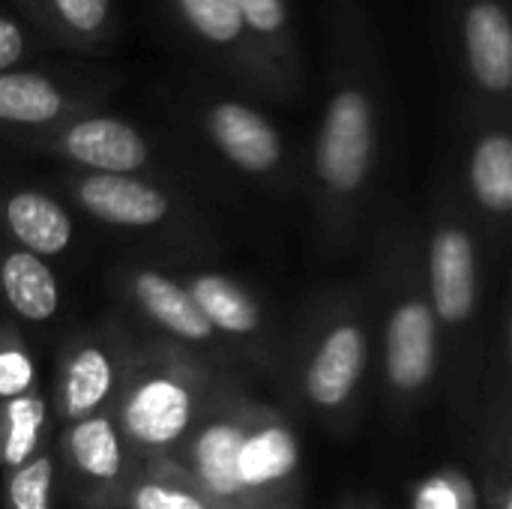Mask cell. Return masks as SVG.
I'll use <instances>...</instances> for the list:
<instances>
[{
	"mask_svg": "<svg viewBox=\"0 0 512 509\" xmlns=\"http://www.w3.org/2000/svg\"><path fill=\"white\" fill-rule=\"evenodd\" d=\"M381 42L360 0H333L327 15V102L315 138L321 189L348 201L363 192L378 156Z\"/></svg>",
	"mask_w": 512,
	"mask_h": 509,
	"instance_id": "6da1fadb",
	"label": "cell"
},
{
	"mask_svg": "<svg viewBox=\"0 0 512 509\" xmlns=\"http://www.w3.org/2000/svg\"><path fill=\"white\" fill-rule=\"evenodd\" d=\"M441 27L471 96L507 111L512 90L510 0H441Z\"/></svg>",
	"mask_w": 512,
	"mask_h": 509,
	"instance_id": "7a4b0ae2",
	"label": "cell"
},
{
	"mask_svg": "<svg viewBox=\"0 0 512 509\" xmlns=\"http://www.w3.org/2000/svg\"><path fill=\"white\" fill-rule=\"evenodd\" d=\"M174 24L231 78L261 96L294 93L255 45L237 0H162Z\"/></svg>",
	"mask_w": 512,
	"mask_h": 509,
	"instance_id": "3957f363",
	"label": "cell"
},
{
	"mask_svg": "<svg viewBox=\"0 0 512 509\" xmlns=\"http://www.w3.org/2000/svg\"><path fill=\"white\" fill-rule=\"evenodd\" d=\"M42 147L90 174H135L150 162V144L132 123L90 111L45 129Z\"/></svg>",
	"mask_w": 512,
	"mask_h": 509,
	"instance_id": "277c9868",
	"label": "cell"
},
{
	"mask_svg": "<svg viewBox=\"0 0 512 509\" xmlns=\"http://www.w3.org/2000/svg\"><path fill=\"white\" fill-rule=\"evenodd\" d=\"M195 417V390L177 372H150L138 378L120 402V438L141 450H168L189 432Z\"/></svg>",
	"mask_w": 512,
	"mask_h": 509,
	"instance_id": "5b68a950",
	"label": "cell"
},
{
	"mask_svg": "<svg viewBox=\"0 0 512 509\" xmlns=\"http://www.w3.org/2000/svg\"><path fill=\"white\" fill-rule=\"evenodd\" d=\"M198 120L213 147L240 171L267 177L285 162V141L276 123L249 102L213 96L201 102Z\"/></svg>",
	"mask_w": 512,
	"mask_h": 509,
	"instance_id": "8992f818",
	"label": "cell"
},
{
	"mask_svg": "<svg viewBox=\"0 0 512 509\" xmlns=\"http://www.w3.org/2000/svg\"><path fill=\"white\" fill-rule=\"evenodd\" d=\"M438 366V321L420 297H405L387 318L384 369L396 393H420Z\"/></svg>",
	"mask_w": 512,
	"mask_h": 509,
	"instance_id": "52a82bcc",
	"label": "cell"
},
{
	"mask_svg": "<svg viewBox=\"0 0 512 509\" xmlns=\"http://www.w3.org/2000/svg\"><path fill=\"white\" fill-rule=\"evenodd\" d=\"M93 93L36 69L0 72V126L51 129L69 117L87 114Z\"/></svg>",
	"mask_w": 512,
	"mask_h": 509,
	"instance_id": "ba28073f",
	"label": "cell"
},
{
	"mask_svg": "<svg viewBox=\"0 0 512 509\" xmlns=\"http://www.w3.org/2000/svg\"><path fill=\"white\" fill-rule=\"evenodd\" d=\"M429 306L435 321L459 327L477 306V249L462 225H441L429 243Z\"/></svg>",
	"mask_w": 512,
	"mask_h": 509,
	"instance_id": "9c48e42d",
	"label": "cell"
},
{
	"mask_svg": "<svg viewBox=\"0 0 512 509\" xmlns=\"http://www.w3.org/2000/svg\"><path fill=\"white\" fill-rule=\"evenodd\" d=\"M72 195L90 216L120 228H153L171 213V198L135 174H84Z\"/></svg>",
	"mask_w": 512,
	"mask_h": 509,
	"instance_id": "30bf717a",
	"label": "cell"
},
{
	"mask_svg": "<svg viewBox=\"0 0 512 509\" xmlns=\"http://www.w3.org/2000/svg\"><path fill=\"white\" fill-rule=\"evenodd\" d=\"M21 15L54 45L102 54L117 33L114 0H15Z\"/></svg>",
	"mask_w": 512,
	"mask_h": 509,
	"instance_id": "8fae6325",
	"label": "cell"
},
{
	"mask_svg": "<svg viewBox=\"0 0 512 509\" xmlns=\"http://www.w3.org/2000/svg\"><path fill=\"white\" fill-rule=\"evenodd\" d=\"M369 360L366 333L354 321H342L324 333L306 369V396L318 408H342L354 396Z\"/></svg>",
	"mask_w": 512,
	"mask_h": 509,
	"instance_id": "7c38bea8",
	"label": "cell"
},
{
	"mask_svg": "<svg viewBox=\"0 0 512 509\" xmlns=\"http://www.w3.org/2000/svg\"><path fill=\"white\" fill-rule=\"evenodd\" d=\"M480 120L468 144V186L480 210L507 216L512 210V135L504 123H495L486 111L492 105L477 102Z\"/></svg>",
	"mask_w": 512,
	"mask_h": 509,
	"instance_id": "4fadbf2b",
	"label": "cell"
},
{
	"mask_svg": "<svg viewBox=\"0 0 512 509\" xmlns=\"http://www.w3.org/2000/svg\"><path fill=\"white\" fill-rule=\"evenodd\" d=\"M243 438H246L243 423H237V420H213L192 441V450H189L192 474H195L201 492L216 507L225 509L228 504L249 501L246 489L240 486V474H237V459H240Z\"/></svg>",
	"mask_w": 512,
	"mask_h": 509,
	"instance_id": "5bb4252c",
	"label": "cell"
},
{
	"mask_svg": "<svg viewBox=\"0 0 512 509\" xmlns=\"http://www.w3.org/2000/svg\"><path fill=\"white\" fill-rule=\"evenodd\" d=\"M3 222L12 231V237L24 246V252L36 258L60 255L72 243V219L69 213L36 189H18L12 192L3 207Z\"/></svg>",
	"mask_w": 512,
	"mask_h": 509,
	"instance_id": "9a60e30c",
	"label": "cell"
},
{
	"mask_svg": "<svg viewBox=\"0 0 512 509\" xmlns=\"http://www.w3.org/2000/svg\"><path fill=\"white\" fill-rule=\"evenodd\" d=\"M297 468H300V444L291 429H285L282 423H264L255 429L246 426L237 474L249 498L255 492H267L291 480Z\"/></svg>",
	"mask_w": 512,
	"mask_h": 509,
	"instance_id": "2e32d148",
	"label": "cell"
},
{
	"mask_svg": "<svg viewBox=\"0 0 512 509\" xmlns=\"http://www.w3.org/2000/svg\"><path fill=\"white\" fill-rule=\"evenodd\" d=\"M114 357L96 342L78 345L60 372V411L69 423L99 414L114 390Z\"/></svg>",
	"mask_w": 512,
	"mask_h": 509,
	"instance_id": "e0dca14e",
	"label": "cell"
},
{
	"mask_svg": "<svg viewBox=\"0 0 512 509\" xmlns=\"http://www.w3.org/2000/svg\"><path fill=\"white\" fill-rule=\"evenodd\" d=\"M237 9L255 45L267 57V63L291 90H297L303 72V54H300V39L294 33L288 0H237Z\"/></svg>",
	"mask_w": 512,
	"mask_h": 509,
	"instance_id": "ac0fdd59",
	"label": "cell"
},
{
	"mask_svg": "<svg viewBox=\"0 0 512 509\" xmlns=\"http://www.w3.org/2000/svg\"><path fill=\"white\" fill-rule=\"evenodd\" d=\"M132 294H135L138 306L147 312V318H153L168 333H174L186 342H210L213 339V330L204 321L201 309L195 306L192 294L183 285H177L174 279L153 273V270H141L132 279Z\"/></svg>",
	"mask_w": 512,
	"mask_h": 509,
	"instance_id": "d6986e66",
	"label": "cell"
},
{
	"mask_svg": "<svg viewBox=\"0 0 512 509\" xmlns=\"http://www.w3.org/2000/svg\"><path fill=\"white\" fill-rule=\"evenodd\" d=\"M66 453L75 471L93 483H117L123 474V438L108 414L75 420L66 432Z\"/></svg>",
	"mask_w": 512,
	"mask_h": 509,
	"instance_id": "ffe728a7",
	"label": "cell"
},
{
	"mask_svg": "<svg viewBox=\"0 0 512 509\" xmlns=\"http://www.w3.org/2000/svg\"><path fill=\"white\" fill-rule=\"evenodd\" d=\"M0 288L9 306L27 321H48L60 306V288L51 267L24 249L3 255Z\"/></svg>",
	"mask_w": 512,
	"mask_h": 509,
	"instance_id": "44dd1931",
	"label": "cell"
},
{
	"mask_svg": "<svg viewBox=\"0 0 512 509\" xmlns=\"http://www.w3.org/2000/svg\"><path fill=\"white\" fill-rule=\"evenodd\" d=\"M186 291L192 294L195 306L201 309V315L213 333L219 330L228 336H249L261 324V312H258L255 300L240 285H234L228 276L201 273L189 282Z\"/></svg>",
	"mask_w": 512,
	"mask_h": 509,
	"instance_id": "7402d4cb",
	"label": "cell"
},
{
	"mask_svg": "<svg viewBox=\"0 0 512 509\" xmlns=\"http://www.w3.org/2000/svg\"><path fill=\"white\" fill-rule=\"evenodd\" d=\"M45 417H48V408L39 393H24L18 399L3 402V408H0V465L6 471L27 465L39 453Z\"/></svg>",
	"mask_w": 512,
	"mask_h": 509,
	"instance_id": "603a6c76",
	"label": "cell"
},
{
	"mask_svg": "<svg viewBox=\"0 0 512 509\" xmlns=\"http://www.w3.org/2000/svg\"><path fill=\"white\" fill-rule=\"evenodd\" d=\"M54 462L48 453H36L27 465L6 477V509H51Z\"/></svg>",
	"mask_w": 512,
	"mask_h": 509,
	"instance_id": "cb8c5ba5",
	"label": "cell"
},
{
	"mask_svg": "<svg viewBox=\"0 0 512 509\" xmlns=\"http://www.w3.org/2000/svg\"><path fill=\"white\" fill-rule=\"evenodd\" d=\"M411 509H480L477 492L462 471H435L414 486Z\"/></svg>",
	"mask_w": 512,
	"mask_h": 509,
	"instance_id": "d4e9b609",
	"label": "cell"
},
{
	"mask_svg": "<svg viewBox=\"0 0 512 509\" xmlns=\"http://www.w3.org/2000/svg\"><path fill=\"white\" fill-rule=\"evenodd\" d=\"M129 509H222L216 507L204 492L165 483V480H147L132 492Z\"/></svg>",
	"mask_w": 512,
	"mask_h": 509,
	"instance_id": "484cf974",
	"label": "cell"
},
{
	"mask_svg": "<svg viewBox=\"0 0 512 509\" xmlns=\"http://www.w3.org/2000/svg\"><path fill=\"white\" fill-rule=\"evenodd\" d=\"M36 363L18 342H0V402L33 393Z\"/></svg>",
	"mask_w": 512,
	"mask_h": 509,
	"instance_id": "4316f807",
	"label": "cell"
},
{
	"mask_svg": "<svg viewBox=\"0 0 512 509\" xmlns=\"http://www.w3.org/2000/svg\"><path fill=\"white\" fill-rule=\"evenodd\" d=\"M30 51V36L24 30V24L0 9V72L9 69H21V60Z\"/></svg>",
	"mask_w": 512,
	"mask_h": 509,
	"instance_id": "83f0119b",
	"label": "cell"
},
{
	"mask_svg": "<svg viewBox=\"0 0 512 509\" xmlns=\"http://www.w3.org/2000/svg\"><path fill=\"white\" fill-rule=\"evenodd\" d=\"M492 509H512V495L507 483H501V489H498V495H495V507Z\"/></svg>",
	"mask_w": 512,
	"mask_h": 509,
	"instance_id": "f1b7e54d",
	"label": "cell"
},
{
	"mask_svg": "<svg viewBox=\"0 0 512 509\" xmlns=\"http://www.w3.org/2000/svg\"><path fill=\"white\" fill-rule=\"evenodd\" d=\"M0 408H3V402H0Z\"/></svg>",
	"mask_w": 512,
	"mask_h": 509,
	"instance_id": "f546056e",
	"label": "cell"
}]
</instances>
